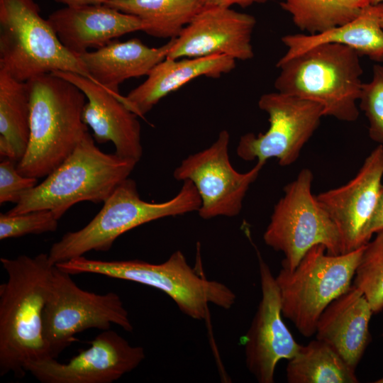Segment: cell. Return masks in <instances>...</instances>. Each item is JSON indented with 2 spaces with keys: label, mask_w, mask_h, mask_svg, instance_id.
Listing matches in <instances>:
<instances>
[{
  "label": "cell",
  "mask_w": 383,
  "mask_h": 383,
  "mask_svg": "<svg viewBox=\"0 0 383 383\" xmlns=\"http://www.w3.org/2000/svg\"><path fill=\"white\" fill-rule=\"evenodd\" d=\"M381 26L383 28V13H382V17H381Z\"/></svg>",
  "instance_id": "obj_37"
},
{
  "label": "cell",
  "mask_w": 383,
  "mask_h": 383,
  "mask_svg": "<svg viewBox=\"0 0 383 383\" xmlns=\"http://www.w3.org/2000/svg\"><path fill=\"white\" fill-rule=\"evenodd\" d=\"M76 85L88 101L82 111V120L93 131L99 143L112 142L118 155L138 162L143 155L141 127L138 116L118 96L99 84L70 72H54Z\"/></svg>",
  "instance_id": "obj_17"
},
{
  "label": "cell",
  "mask_w": 383,
  "mask_h": 383,
  "mask_svg": "<svg viewBox=\"0 0 383 383\" xmlns=\"http://www.w3.org/2000/svg\"><path fill=\"white\" fill-rule=\"evenodd\" d=\"M262 297L245 338V364L260 383H273L277 363L290 360L301 345L284 324L276 279L257 250Z\"/></svg>",
  "instance_id": "obj_14"
},
{
  "label": "cell",
  "mask_w": 383,
  "mask_h": 383,
  "mask_svg": "<svg viewBox=\"0 0 383 383\" xmlns=\"http://www.w3.org/2000/svg\"><path fill=\"white\" fill-rule=\"evenodd\" d=\"M178 193L159 203L143 201L135 182L123 180L104 201L100 211L82 229L68 232L54 243L48 253L56 265L91 251H107L126 232L162 218L198 211L201 200L189 180L182 182Z\"/></svg>",
  "instance_id": "obj_5"
},
{
  "label": "cell",
  "mask_w": 383,
  "mask_h": 383,
  "mask_svg": "<svg viewBox=\"0 0 383 383\" xmlns=\"http://www.w3.org/2000/svg\"><path fill=\"white\" fill-rule=\"evenodd\" d=\"M55 265L71 275L98 274L152 287L165 292L183 313L196 320L206 318L210 304L229 309L236 300L228 286L199 274L180 250L160 264L140 260H97L83 255Z\"/></svg>",
  "instance_id": "obj_6"
},
{
  "label": "cell",
  "mask_w": 383,
  "mask_h": 383,
  "mask_svg": "<svg viewBox=\"0 0 383 383\" xmlns=\"http://www.w3.org/2000/svg\"><path fill=\"white\" fill-rule=\"evenodd\" d=\"M111 324L126 331L133 329L128 312L114 292L100 294L84 290L71 274L55 266L52 287L43 316V335L51 358L91 328L106 331Z\"/></svg>",
  "instance_id": "obj_10"
},
{
  "label": "cell",
  "mask_w": 383,
  "mask_h": 383,
  "mask_svg": "<svg viewBox=\"0 0 383 383\" xmlns=\"http://www.w3.org/2000/svg\"><path fill=\"white\" fill-rule=\"evenodd\" d=\"M382 230H383V184L380 190L376 209L364 233L365 243H367L370 240L374 233H377Z\"/></svg>",
  "instance_id": "obj_31"
},
{
  "label": "cell",
  "mask_w": 383,
  "mask_h": 383,
  "mask_svg": "<svg viewBox=\"0 0 383 383\" xmlns=\"http://www.w3.org/2000/svg\"><path fill=\"white\" fill-rule=\"evenodd\" d=\"M355 8L361 10L370 5L368 0H348Z\"/></svg>",
  "instance_id": "obj_34"
},
{
  "label": "cell",
  "mask_w": 383,
  "mask_h": 383,
  "mask_svg": "<svg viewBox=\"0 0 383 383\" xmlns=\"http://www.w3.org/2000/svg\"><path fill=\"white\" fill-rule=\"evenodd\" d=\"M30 135V93L26 82H20L0 70V154L19 162Z\"/></svg>",
  "instance_id": "obj_23"
},
{
  "label": "cell",
  "mask_w": 383,
  "mask_h": 383,
  "mask_svg": "<svg viewBox=\"0 0 383 383\" xmlns=\"http://www.w3.org/2000/svg\"><path fill=\"white\" fill-rule=\"evenodd\" d=\"M359 101L369 122L370 138L383 145V65L373 66L372 79L363 83Z\"/></svg>",
  "instance_id": "obj_29"
},
{
  "label": "cell",
  "mask_w": 383,
  "mask_h": 383,
  "mask_svg": "<svg viewBox=\"0 0 383 383\" xmlns=\"http://www.w3.org/2000/svg\"><path fill=\"white\" fill-rule=\"evenodd\" d=\"M66 6H80L86 5L104 4L109 0H55Z\"/></svg>",
  "instance_id": "obj_33"
},
{
  "label": "cell",
  "mask_w": 383,
  "mask_h": 383,
  "mask_svg": "<svg viewBox=\"0 0 383 383\" xmlns=\"http://www.w3.org/2000/svg\"><path fill=\"white\" fill-rule=\"evenodd\" d=\"M374 382L375 383H383V377L376 380Z\"/></svg>",
  "instance_id": "obj_36"
},
{
  "label": "cell",
  "mask_w": 383,
  "mask_h": 383,
  "mask_svg": "<svg viewBox=\"0 0 383 383\" xmlns=\"http://www.w3.org/2000/svg\"><path fill=\"white\" fill-rule=\"evenodd\" d=\"M235 67V60L224 55L179 59L165 58L156 65L143 83L122 96L121 101L143 117L162 98L200 77L219 78Z\"/></svg>",
  "instance_id": "obj_20"
},
{
  "label": "cell",
  "mask_w": 383,
  "mask_h": 383,
  "mask_svg": "<svg viewBox=\"0 0 383 383\" xmlns=\"http://www.w3.org/2000/svg\"><path fill=\"white\" fill-rule=\"evenodd\" d=\"M137 163L116 153L102 152L87 132L72 154L6 213L50 210L60 219L81 201L104 203L128 178Z\"/></svg>",
  "instance_id": "obj_4"
},
{
  "label": "cell",
  "mask_w": 383,
  "mask_h": 383,
  "mask_svg": "<svg viewBox=\"0 0 383 383\" xmlns=\"http://www.w3.org/2000/svg\"><path fill=\"white\" fill-rule=\"evenodd\" d=\"M383 3L364 7L354 19L316 34H289L282 38L287 52L279 59L286 60L313 47L326 43L348 46L359 55L383 62Z\"/></svg>",
  "instance_id": "obj_22"
},
{
  "label": "cell",
  "mask_w": 383,
  "mask_h": 383,
  "mask_svg": "<svg viewBox=\"0 0 383 383\" xmlns=\"http://www.w3.org/2000/svg\"><path fill=\"white\" fill-rule=\"evenodd\" d=\"M382 335L383 336V333H382Z\"/></svg>",
  "instance_id": "obj_38"
},
{
  "label": "cell",
  "mask_w": 383,
  "mask_h": 383,
  "mask_svg": "<svg viewBox=\"0 0 383 383\" xmlns=\"http://www.w3.org/2000/svg\"><path fill=\"white\" fill-rule=\"evenodd\" d=\"M258 106L268 115L270 126L263 133L243 135L237 155L245 161L266 163L275 158L281 166L292 165L318 128L323 108L313 101L277 91L262 94Z\"/></svg>",
  "instance_id": "obj_11"
},
{
  "label": "cell",
  "mask_w": 383,
  "mask_h": 383,
  "mask_svg": "<svg viewBox=\"0 0 383 383\" xmlns=\"http://www.w3.org/2000/svg\"><path fill=\"white\" fill-rule=\"evenodd\" d=\"M368 2L370 4L375 5L383 3V0H368Z\"/></svg>",
  "instance_id": "obj_35"
},
{
  "label": "cell",
  "mask_w": 383,
  "mask_h": 383,
  "mask_svg": "<svg viewBox=\"0 0 383 383\" xmlns=\"http://www.w3.org/2000/svg\"><path fill=\"white\" fill-rule=\"evenodd\" d=\"M280 5L299 29L311 35L343 25L362 10L348 0H284Z\"/></svg>",
  "instance_id": "obj_26"
},
{
  "label": "cell",
  "mask_w": 383,
  "mask_h": 383,
  "mask_svg": "<svg viewBox=\"0 0 383 383\" xmlns=\"http://www.w3.org/2000/svg\"><path fill=\"white\" fill-rule=\"evenodd\" d=\"M255 25L250 14L228 7L203 6L174 39L166 58L224 55L235 60H250Z\"/></svg>",
  "instance_id": "obj_15"
},
{
  "label": "cell",
  "mask_w": 383,
  "mask_h": 383,
  "mask_svg": "<svg viewBox=\"0 0 383 383\" xmlns=\"http://www.w3.org/2000/svg\"><path fill=\"white\" fill-rule=\"evenodd\" d=\"M373 313L362 292L353 284L321 313L316 338L328 345L355 370L370 341L369 324Z\"/></svg>",
  "instance_id": "obj_19"
},
{
  "label": "cell",
  "mask_w": 383,
  "mask_h": 383,
  "mask_svg": "<svg viewBox=\"0 0 383 383\" xmlns=\"http://www.w3.org/2000/svg\"><path fill=\"white\" fill-rule=\"evenodd\" d=\"M48 21L62 44L77 56L143 30L139 18L106 4L65 6L52 12Z\"/></svg>",
  "instance_id": "obj_18"
},
{
  "label": "cell",
  "mask_w": 383,
  "mask_h": 383,
  "mask_svg": "<svg viewBox=\"0 0 383 383\" xmlns=\"http://www.w3.org/2000/svg\"><path fill=\"white\" fill-rule=\"evenodd\" d=\"M312 172L300 171L284 188L264 234L267 245L284 254L282 267L293 270L314 245H323L330 255L343 254L334 222L312 194Z\"/></svg>",
  "instance_id": "obj_9"
},
{
  "label": "cell",
  "mask_w": 383,
  "mask_h": 383,
  "mask_svg": "<svg viewBox=\"0 0 383 383\" xmlns=\"http://www.w3.org/2000/svg\"><path fill=\"white\" fill-rule=\"evenodd\" d=\"M360 55L340 44L313 47L276 66L280 70L274 81L277 91L318 104L323 116L345 122L359 116L363 82Z\"/></svg>",
  "instance_id": "obj_3"
},
{
  "label": "cell",
  "mask_w": 383,
  "mask_h": 383,
  "mask_svg": "<svg viewBox=\"0 0 383 383\" xmlns=\"http://www.w3.org/2000/svg\"><path fill=\"white\" fill-rule=\"evenodd\" d=\"M363 248L353 285L370 303L374 313L383 310V230Z\"/></svg>",
  "instance_id": "obj_27"
},
{
  "label": "cell",
  "mask_w": 383,
  "mask_h": 383,
  "mask_svg": "<svg viewBox=\"0 0 383 383\" xmlns=\"http://www.w3.org/2000/svg\"><path fill=\"white\" fill-rule=\"evenodd\" d=\"M67 362L50 358L25 366L41 383H112L135 370L145 359L144 349L131 345L111 329L103 331Z\"/></svg>",
  "instance_id": "obj_13"
},
{
  "label": "cell",
  "mask_w": 383,
  "mask_h": 383,
  "mask_svg": "<svg viewBox=\"0 0 383 383\" xmlns=\"http://www.w3.org/2000/svg\"><path fill=\"white\" fill-rule=\"evenodd\" d=\"M26 82L30 135L17 169L24 176L38 179L57 168L88 132L82 120L87 97L73 83L52 73Z\"/></svg>",
  "instance_id": "obj_2"
},
{
  "label": "cell",
  "mask_w": 383,
  "mask_h": 383,
  "mask_svg": "<svg viewBox=\"0 0 383 383\" xmlns=\"http://www.w3.org/2000/svg\"><path fill=\"white\" fill-rule=\"evenodd\" d=\"M174 39L159 48H150L138 38L125 42L113 40L77 57L94 82L121 96L119 85L126 79L147 76L167 57Z\"/></svg>",
  "instance_id": "obj_21"
},
{
  "label": "cell",
  "mask_w": 383,
  "mask_h": 383,
  "mask_svg": "<svg viewBox=\"0 0 383 383\" xmlns=\"http://www.w3.org/2000/svg\"><path fill=\"white\" fill-rule=\"evenodd\" d=\"M229 142L228 131H221L213 143L184 158L173 172L176 180H189L196 187L201 200L198 213L204 219L238 216L250 185L266 164L257 161L249 171L238 172L229 159Z\"/></svg>",
  "instance_id": "obj_12"
},
{
  "label": "cell",
  "mask_w": 383,
  "mask_h": 383,
  "mask_svg": "<svg viewBox=\"0 0 383 383\" xmlns=\"http://www.w3.org/2000/svg\"><path fill=\"white\" fill-rule=\"evenodd\" d=\"M104 4L139 18L147 34L170 40L177 38L204 6L202 0H109Z\"/></svg>",
  "instance_id": "obj_24"
},
{
  "label": "cell",
  "mask_w": 383,
  "mask_h": 383,
  "mask_svg": "<svg viewBox=\"0 0 383 383\" xmlns=\"http://www.w3.org/2000/svg\"><path fill=\"white\" fill-rule=\"evenodd\" d=\"M40 12L34 0H0V70L20 82L57 71L92 80Z\"/></svg>",
  "instance_id": "obj_7"
},
{
  "label": "cell",
  "mask_w": 383,
  "mask_h": 383,
  "mask_svg": "<svg viewBox=\"0 0 383 383\" xmlns=\"http://www.w3.org/2000/svg\"><path fill=\"white\" fill-rule=\"evenodd\" d=\"M289 383H357L353 370L326 343L316 338L301 345L286 368Z\"/></svg>",
  "instance_id": "obj_25"
},
{
  "label": "cell",
  "mask_w": 383,
  "mask_h": 383,
  "mask_svg": "<svg viewBox=\"0 0 383 383\" xmlns=\"http://www.w3.org/2000/svg\"><path fill=\"white\" fill-rule=\"evenodd\" d=\"M382 176L383 145H379L351 180L316 196L338 228L343 254L366 244L364 233L377 205Z\"/></svg>",
  "instance_id": "obj_16"
},
{
  "label": "cell",
  "mask_w": 383,
  "mask_h": 383,
  "mask_svg": "<svg viewBox=\"0 0 383 383\" xmlns=\"http://www.w3.org/2000/svg\"><path fill=\"white\" fill-rule=\"evenodd\" d=\"M364 245L333 255L323 245H316L294 270L282 267L279 271L275 279L282 315L303 336L315 335L317 322L326 308L350 288Z\"/></svg>",
  "instance_id": "obj_8"
},
{
  "label": "cell",
  "mask_w": 383,
  "mask_h": 383,
  "mask_svg": "<svg viewBox=\"0 0 383 383\" xmlns=\"http://www.w3.org/2000/svg\"><path fill=\"white\" fill-rule=\"evenodd\" d=\"M268 0H202L204 6L228 7L238 5L242 7L249 6L255 3H265Z\"/></svg>",
  "instance_id": "obj_32"
},
{
  "label": "cell",
  "mask_w": 383,
  "mask_h": 383,
  "mask_svg": "<svg viewBox=\"0 0 383 383\" xmlns=\"http://www.w3.org/2000/svg\"><path fill=\"white\" fill-rule=\"evenodd\" d=\"M16 162L5 158L0 163V204H18L23 195L38 184V178L21 174Z\"/></svg>",
  "instance_id": "obj_30"
},
{
  "label": "cell",
  "mask_w": 383,
  "mask_h": 383,
  "mask_svg": "<svg viewBox=\"0 0 383 383\" xmlns=\"http://www.w3.org/2000/svg\"><path fill=\"white\" fill-rule=\"evenodd\" d=\"M58 220L50 210H38L14 215L1 213L0 240L55 232L58 226Z\"/></svg>",
  "instance_id": "obj_28"
},
{
  "label": "cell",
  "mask_w": 383,
  "mask_h": 383,
  "mask_svg": "<svg viewBox=\"0 0 383 383\" xmlns=\"http://www.w3.org/2000/svg\"><path fill=\"white\" fill-rule=\"evenodd\" d=\"M7 279L0 284V376L21 378L25 366L51 358L43 335L55 265L48 255L1 257Z\"/></svg>",
  "instance_id": "obj_1"
}]
</instances>
